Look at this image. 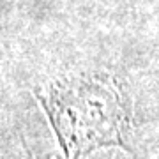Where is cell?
I'll return each mask as SVG.
<instances>
[{
	"label": "cell",
	"instance_id": "obj_1",
	"mask_svg": "<svg viewBox=\"0 0 159 159\" xmlns=\"http://www.w3.org/2000/svg\"><path fill=\"white\" fill-rule=\"evenodd\" d=\"M64 159H80L99 147H125L127 115L119 89L104 76L57 81L37 92Z\"/></svg>",
	"mask_w": 159,
	"mask_h": 159
}]
</instances>
